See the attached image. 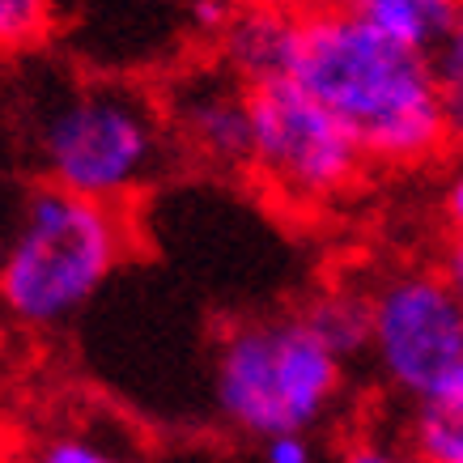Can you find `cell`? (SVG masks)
Listing matches in <instances>:
<instances>
[{"mask_svg": "<svg viewBox=\"0 0 463 463\" xmlns=\"http://www.w3.org/2000/svg\"><path fill=\"white\" fill-rule=\"evenodd\" d=\"M289 77L349 128L365 162L417 166L450 141L430 56L370 26L353 5L302 14Z\"/></svg>", "mask_w": 463, "mask_h": 463, "instance_id": "6da1fadb", "label": "cell"}, {"mask_svg": "<svg viewBox=\"0 0 463 463\" xmlns=\"http://www.w3.org/2000/svg\"><path fill=\"white\" fill-rule=\"evenodd\" d=\"M132 251V204L34 183L0 234V315L26 332H56L115 281Z\"/></svg>", "mask_w": 463, "mask_h": 463, "instance_id": "7a4b0ae2", "label": "cell"}, {"mask_svg": "<svg viewBox=\"0 0 463 463\" xmlns=\"http://www.w3.org/2000/svg\"><path fill=\"white\" fill-rule=\"evenodd\" d=\"M162 102L132 81L69 77L26 111V154L39 183L107 204H137L170 162Z\"/></svg>", "mask_w": 463, "mask_h": 463, "instance_id": "3957f363", "label": "cell"}, {"mask_svg": "<svg viewBox=\"0 0 463 463\" xmlns=\"http://www.w3.org/2000/svg\"><path fill=\"white\" fill-rule=\"evenodd\" d=\"M345 370L302 310L230 323L209 365L217 421L239 438L264 442L277 434H315L345 400Z\"/></svg>", "mask_w": 463, "mask_h": 463, "instance_id": "277c9868", "label": "cell"}, {"mask_svg": "<svg viewBox=\"0 0 463 463\" xmlns=\"http://www.w3.org/2000/svg\"><path fill=\"white\" fill-rule=\"evenodd\" d=\"M365 357L400 404L442 400L463 383V298L442 268H392L365 285Z\"/></svg>", "mask_w": 463, "mask_h": 463, "instance_id": "5b68a950", "label": "cell"}, {"mask_svg": "<svg viewBox=\"0 0 463 463\" xmlns=\"http://www.w3.org/2000/svg\"><path fill=\"white\" fill-rule=\"evenodd\" d=\"M353 132L294 77L251 85V170L289 209H323L362 179Z\"/></svg>", "mask_w": 463, "mask_h": 463, "instance_id": "8992f818", "label": "cell"}, {"mask_svg": "<svg viewBox=\"0 0 463 463\" xmlns=\"http://www.w3.org/2000/svg\"><path fill=\"white\" fill-rule=\"evenodd\" d=\"M170 141L217 170H247L251 162V85L225 64L179 72L166 99Z\"/></svg>", "mask_w": 463, "mask_h": 463, "instance_id": "52a82bcc", "label": "cell"}, {"mask_svg": "<svg viewBox=\"0 0 463 463\" xmlns=\"http://www.w3.org/2000/svg\"><path fill=\"white\" fill-rule=\"evenodd\" d=\"M298 30H302V14L289 9L285 0L234 9L222 30V64L247 85L289 77V64H294L298 52Z\"/></svg>", "mask_w": 463, "mask_h": 463, "instance_id": "ba28073f", "label": "cell"}, {"mask_svg": "<svg viewBox=\"0 0 463 463\" xmlns=\"http://www.w3.org/2000/svg\"><path fill=\"white\" fill-rule=\"evenodd\" d=\"M353 9L370 26L392 34L395 43H404L412 52L430 56L438 43H442V34L450 30L455 14H459V0H357Z\"/></svg>", "mask_w": 463, "mask_h": 463, "instance_id": "9c48e42d", "label": "cell"}, {"mask_svg": "<svg viewBox=\"0 0 463 463\" xmlns=\"http://www.w3.org/2000/svg\"><path fill=\"white\" fill-rule=\"evenodd\" d=\"M302 315H307L310 327H315L345 362L365 357V340H370L365 289H327V294L310 298L307 307H302Z\"/></svg>", "mask_w": 463, "mask_h": 463, "instance_id": "30bf717a", "label": "cell"}, {"mask_svg": "<svg viewBox=\"0 0 463 463\" xmlns=\"http://www.w3.org/2000/svg\"><path fill=\"white\" fill-rule=\"evenodd\" d=\"M404 447L412 463H463V408L450 400L408 408Z\"/></svg>", "mask_w": 463, "mask_h": 463, "instance_id": "8fae6325", "label": "cell"}, {"mask_svg": "<svg viewBox=\"0 0 463 463\" xmlns=\"http://www.w3.org/2000/svg\"><path fill=\"white\" fill-rule=\"evenodd\" d=\"M56 30V0H0V60L39 52Z\"/></svg>", "mask_w": 463, "mask_h": 463, "instance_id": "7c38bea8", "label": "cell"}, {"mask_svg": "<svg viewBox=\"0 0 463 463\" xmlns=\"http://www.w3.org/2000/svg\"><path fill=\"white\" fill-rule=\"evenodd\" d=\"M430 69H434L450 141L463 145V0H459V14H455L450 30L442 34V43L430 52Z\"/></svg>", "mask_w": 463, "mask_h": 463, "instance_id": "4fadbf2b", "label": "cell"}, {"mask_svg": "<svg viewBox=\"0 0 463 463\" xmlns=\"http://www.w3.org/2000/svg\"><path fill=\"white\" fill-rule=\"evenodd\" d=\"M22 463H141V459L111 447L107 438L60 430V434H43L39 442H30Z\"/></svg>", "mask_w": 463, "mask_h": 463, "instance_id": "5bb4252c", "label": "cell"}, {"mask_svg": "<svg viewBox=\"0 0 463 463\" xmlns=\"http://www.w3.org/2000/svg\"><path fill=\"white\" fill-rule=\"evenodd\" d=\"M264 463H315V434H277L260 442Z\"/></svg>", "mask_w": 463, "mask_h": 463, "instance_id": "9a60e30c", "label": "cell"}, {"mask_svg": "<svg viewBox=\"0 0 463 463\" xmlns=\"http://www.w3.org/2000/svg\"><path fill=\"white\" fill-rule=\"evenodd\" d=\"M442 217H447L450 234L463 239V166L455 170L447 179V187H442Z\"/></svg>", "mask_w": 463, "mask_h": 463, "instance_id": "2e32d148", "label": "cell"}, {"mask_svg": "<svg viewBox=\"0 0 463 463\" xmlns=\"http://www.w3.org/2000/svg\"><path fill=\"white\" fill-rule=\"evenodd\" d=\"M336 463H412V459L400 455L395 447H383V442H353Z\"/></svg>", "mask_w": 463, "mask_h": 463, "instance_id": "e0dca14e", "label": "cell"}, {"mask_svg": "<svg viewBox=\"0 0 463 463\" xmlns=\"http://www.w3.org/2000/svg\"><path fill=\"white\" fill-rule=\"evenodd\" d=\"M442 272H447V281L455 285V294L463 298V239H450V247L442 251Z\"/></svg>", "mask_w": 463, "mask_h": 463, "instance_id": "ac0fdd59", "label": "cell"}, {"mask_svg": "<svg viewBox=\"0 0 463 463\" xmlns=\"http://www.w3.org/2000/svg\"><path fill=\"white\" fill-rule=\"evenodd\" d=\"M298 14H319V9H332V5H345V0H285Z\"/></svg>", "mask_w": 463, "mask_h": 463, "instance_id": "d6986e66", "label": "cell"}, {"mask_svg": "<svg viewBox=\"0 0 463 463\" xmlns=\"http://www.w3.org/2000/svg\"><path fill=\"white\" fill-rule=\"evenodd\" d=\"M442 400H450V404H459V408H463V383H459V387H455V392H447V395H442ZM430 404H434V400H430Z\"/></svg>", "mask_w": 463, "mask_h": 463, "instance_id": "ffe728a7", "label": "cell"}, {"mask_svg": "<svg viewBox=\"0 0 463 463\" xmlns=\"http://www.w3.org/2000/svg\"><path fill=\"white\" fill-rule=\"evenodd\" d=\"M345 5H357V0H345Z\"/></svg>", "mask_w": 463, "mask_h": 463, "instance_id": "44dd1931", "label": "cell"}]
</instances>
